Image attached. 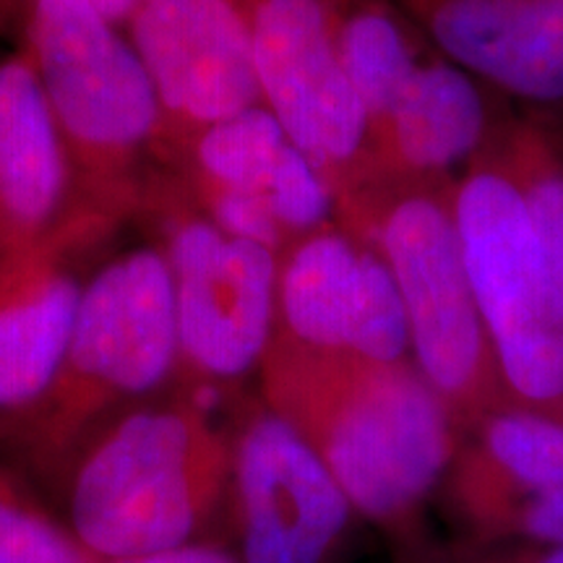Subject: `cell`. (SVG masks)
<instances>
[{
  "mask_svg": "<svg viewBox=\"0 0 563 563\" xmlns=\"http://www.w3.org/2000/svg\"><path fill=\"white\" fill-rule=\"evenodd\" d=\"M258 397L311 443L357 517L391 538L415 532L460 446V422L410 357L332 355L277 332Z\"/></svg>",
  "mask_w": 563,
  "mask_h": 563,
  "instance_id": "6da1fadb",
  "label": "cell"
},
{
  "mask_svg": "<svg viewBox=\"0 0 563 563\" xmlns=\"http://www.w3.org/2000/svg\"><path fill=\"white\" fill-rule=\"evenodd\" d=\"M228 422L175 389L112 418L70 460L51 504L97 563L224 540Z\"/></svg>",
  "mask_w": 563,
  "mask_h": 563,
  "instance_id": "7a4b0ae2",
  "label": "cell"
},
{
  "mask_svg": "<svg viewBox=\"0 0 563 563\" xmlns=\"http://www.w3.org/2000/svg\"><path fill=\"white\" fill-rule=\"evenodd\" d=\"M173 285L157 245L110 258L87 279L51 389L0 439V460L51 501L91 435L178 386Z\"/></svg>",
  "mask_w": 563,
  "mask_h": 563,
  "instance_id": "3957f363",
  "label": "cell"
},
{
  "mask_svg": "<svg viewBox=\"0 0 563 563\" xmlns=\"http://www.w3.org/2000/svg\"><path fill=\"white\" fill-rule=\"evenodd\" d=\"M24 47L70 167V209L144 217L159 165V104L129 34L87 0H32Z\"/></svg>",
  "mask_w": 563,
  "mask_h": 563,
  "instance_id": "277c9868",
  "label": "cell"
},
{
  "mask_svg": "<svg viewBox=\"0 0 563 563\" xmlns=\"http://www.w3.org/2000/svg\"><path fill=\"white\" fill-rule=\"evenodd\" d=\"M452 207L506 399L563 420V290L488 146L454 180Z\"/></svg>",
  "mask_w": 563,
  "mask_h": 563,
  "instance_id": "5b68a950",
  "label": "cell"
},
{
  "mask_svg": "<svg viewBox=\"0 0 563 563\" xmlns=\"http://www.w3.org/2000/svg\"><path fill=\"white\" fill-rule=\"evenodd\" d=\"M452 188H384L352 235L384 256L402 302L410 361L464 428L509 399L464 269Z\"/></svg>",
  "mask_w": 563,
  "mask_h": 563,
  "instance_id": "8992f818",
  "label": "cell"
},
{
  "mask_svg": "<svg viewBox=\"0 0 563 563\" xmlns=\"http://www.w3.org/2000/svg\"><path fill=\"white\" fill-rule=\"evenodd\" d=\"M144 214L162 228L178 329V386L201 397L258 378L279 327V256L217 228L173 173L152 186Z\"/></svg>",
  "mask_w": 563,
  "mask_h": 563,
  "instance_id": "52a82bcc",
  "label": "cell"
},
{
  "mask_svg": "<svg viewBox=\"0 0 563 563\" xmlns=\"http://www.w3.org/2000/svg\"><path fill=\"white\" fill-rule=\"evenodd\" d=\"M262 104L327 180L336 224L355 230L378 194L368 118L334 37L329 0H238Z\"/></svg>",
  "mask_w": 563,
  "mask_h": 563,
  "instance_id": "ba28073f",
  "label": "cell"
},
{
  "mask_svg": "<svg viewBox=\"0 0 563 563\" xmlns=\"http://www.w3.org/2000/svg\"><path fill=\"white\" fill-rule=\"evenodd\" d=\"M230 415L224 543L241 563H336L361 517L321 456L258 394Z\"/></svg>",
  "mask_w": 563,
  "mask_h": 563,
  "instance_id": "9c48e42d",
  "label": "cell"
},
{
  "mask_svg": "<svg viewBox=\"0 0 563 563\" xmlns=\"http://www.w3.org/2000/svg\"><path fill=\"white\" fill-rule=\"evenodd\" d=\"M439 493L464 548L563 543V420L493 407L462 428Z\"/></svg>",
  "mask_w": 563,
  "mask_h": 563,
  "instance_id": "30bf717a",
  "label": "cell"
},
{
  "mask_svg": "<svg viewBox=\"0 0 563 563\" xmlns=\"http://www.w3.org/2000/svg\"><path fill=\"white\" fill-rule=\"evenodd\" d=\"M173 175L217 228L277 256L336 222L327 180L264 104L199 133Z\"/></svg>",
  "mask_w": 563,
  "mask_h": 563,
  "instance_id": "8fae6325",
  "label": "cell"
},
{
  "mask_svg": "<svg viewBox=\"0 0 563 563\" xmlns=\"http://www.w3.org/2000/svg\"><path fill=\"white\" fill-rule=\"evenodd\" d=\"M125 32L159 104L162 170L173 173L199 133L262 104L238 0H141Z\"/></svg>",
  "mask_w": 563,
  "mask_h": 563,
  "instance_id": "7c38bea8",
  "label": "cell"
},
{
  "mask_svg": "<svg viewBox=\"0 0 563 563\" xmlns=\"http://www.w3.org/2000/svg\"><path fill=\"white\" fill-rule=\"evenodd\" d=\"M277 306V332L308 350L378 363L410 357L389 266L376 245L336 222L282 253Z\"/></svg>",
  "mask_w": 563,
  "mask_h": 563,
  "instance_id": "4fadbf2b",
  "label": "cell"
},
{
  "mask_svg": "<svg viewBox=\"0 0 563 563\" xmlns=\"http://www.w3.org/2000/svg\"><path fill=\"white\" fill-rule=\"evenodd\" d=\"M115 230L68 209L51 235L0 258V439L51 389L87 285L76 262Z\"/></svg>",
  "mask_w": 563,
  "mask_h": 563,
  "instance_id": "5bb4252c",
  "label": "cell"
},
{
  "mask_svg": "<svg viewBox=\"0 0 563 563\" xmlns=\"http://www.w3.org/2000/svg\"><path fill=\"white\" fill-rule=\"evenodd\" d=\"M443 58L488 91L563 104V0H399Z\"/></svg>",
  "mask_w": 563,
  "mask_h": 563,
  "instance_id": "9a60e30c",
  "label": "cell"
},
{
  "mask_svg": "<svg viewBox=\"0 0 563 563\" xmlns=\"http://www.w3.org/2000/svg\"><path fill=\"white\" fill-rule=\"evenodd\" d=\"M70 167L21 51L0 60V258L32 249L70 209Z\"/></svg>",
  "mask_w": 563,
  "mask_h": 563,
  "instance_id": "2e32d148",
  "label": "cell"
},
{
  "mask_svg": "<svg viewBox=\"0 0 563 563\" xmlns=\"http://www.w3.org/2000/svg\"><path fill=\"white\" fill-rule=\"evenodd\" d=\"M488 150L519 191L563 290V139L538 121H504Z\"/></svg>",
  "mask_w": 563,
  "mask_h": 563,
  "instance_id": "e0dca14e",
  "label": "cell"
},
{
  "mask_svg": "<svg viewBox=\"0 0 563 563\" xmlns=\"http://www.w3.org/2000/svg\"><path fill=\"white\" fill-rule=\"evenodd\" d=\"M0 563H97L55 506L0 460Z\"/></svg>",
  "mask_w": 563,
  "mask_h": 563,
  "instance_id": "ac0fdd59",
  "label": "cell"
},
{
  "mask_svg": "<svg viewBox=\"0 0 563 563\" xmlns=\"http://www.w3.org/2000/svg\"><path fill=\"white\" fill-rule=\"evenodd\" d=\"M446 563H563V543L530 548H462Z\"/></svg>",
  "mask_w": 563,
  "mask_h": 563,
  "instance_id": "d6986e66",
  "label": "cell"
},
{
  "mask_svg": "<svg viewBox=\"0 0 563 563\" xmlns=\"http://www.w3.org/2000/svg\"><path fill=\"white\" fill-rule=\"evenodd\" d=\"M121 563H241L235 551L224 540H201V543L175 548V551L144 555V559Z\"/></svg>",
  "mask_w": 563,
  "mask_h": 563,
  "instance_id": "ffe728a7",
  "label": "cell"
},
{
  "mask_svg": "<svg viewBox=\"0 0 563 563\" xmlns=\"http://www.w3.org/2000/svg\"><path fill=\"white\" fill-rule=\"evenodd\" d=\"M32 0H16V11H26V5H30ZM87 3L95 9L100 16H104L110 21V24L121 26L125 30V24H129L133 11L139 9L141 0H87Z\"/></svg>",
  "mask_w": 563,
  "mask_h": 563,
  "instance_id": "44dd1931",
  "label": "cell"
},
{
  "mask_svg": "<svg viewBox=\"0 0 563 563\" xmlns=\"http://www.w3.org/2000/svg\"><path fill=\"white\" fill-rule=\"evenodd\" d=\"M16 13V0H0V21Z\"/></svg>",
  "mask_w": 563,
  "mask_h": 563,
  "instance_id": "7402d4cb",
  "label": "cell"
}]
</instances>
